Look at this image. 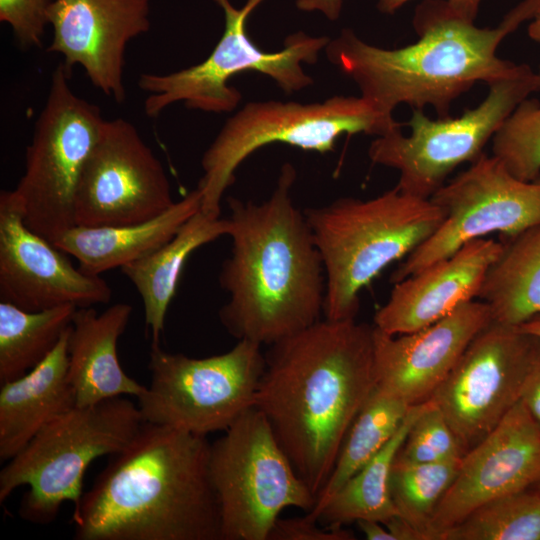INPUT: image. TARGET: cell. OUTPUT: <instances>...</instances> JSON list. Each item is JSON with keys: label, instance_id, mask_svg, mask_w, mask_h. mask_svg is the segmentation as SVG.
Returning <instances> with one entry per match:
<instances>
[{"label": "cell", "instance_id": "cell-30", "mask_svg": "<svg viewBox=\"0 0 540 540\" xmlns=\"http://www.w3.org/2000/svg\"><path fill=\"white\" fill-rule=\"evenodd\" d=\"M462 458L433 463H410L396 458L389 490L398 514L428 540L433 513L454 481Z\"/></svg>", "mask_w": 540, "mask_h": 540}, {"label": "cell", "instance_id": "cell-18", "mask_svg": "<svg viewBox=\"0 0 540 540\" xmlns=\"http://www.w3.org/2000/svg\"><path fill=\"white\" fill-rule=\"evenodd\" d=\"M150 11V0H51L47 50L61 54L69 70L81 66L96 88L122 103L126 47L149 31Z\"/></svg>", "mask_w": 540, "mask_h": 540}, {"label": "cell", "instance_id": "cell-24", "mask_svg": "<svg viewBox=\"0 0 540 540\" xmlns=\"http://www.w3.org/2000/svg\"><path fill=\"white\" fill-rule=\"evenodd\" d=\"M230 226L229 219L207 215L200 209L163 246L120 268L143 301L152 343H159L185 262L198 248L229 235Z\"/></svg>", "mask_w": 540, "mask_h": 540}, {"label": "cell", "instance_id": "cell-33", "mask_svg": "<svg viewBox=\"0 0 540 540\" xmlns=\"http://www.w3.org/2000/svg\"><path fill=\"white\" fill-rule=\"evenodd\" d=\"M51 0H0V20L7 23L20 46L31 48L41 44L48 24L47 11Z\"/></svg>", "mask_w": 540, "mask_h": 540}, {"label": "cell", "instance_id": "cell-37", "mask_svg": "<svg viewBox=\"0 0 540 540\" xmlns=\"http://www.w3.org/2000/svg\"><path fill=\"white\" fill-rule=\"evenodd\" d=\"M295 5L303 12H319L330 21L339 19L344 0H296Z\"/></svg>", "mask_w": 540, "mask_h": 540}, {"label": "cell", "instance_id": "cell-36", "mask_svg": "<svg viewBox=\"0 0 540 540\" xmlns=\"http://www.w3.org/2000/svg\"><path fill=\"white\" fill-rule=\"evenodd\" d=\"M410 0H377L381 13L393 14ZM449 9L460 18L474 22L482 0H444Z\"/></svg>", "mask_w": 540, "mask_h": 540}, {"label": "cell", "instance_id": "cell-42", "mask_svg": "<svg viewBox=\"0 0 540 540\" xmlns=\"http://www.w3.org/2000/svg\"><path fill=\"white\" fill-rule=\"evenodd\" d=\"M531 488L537 489V490L540 491V473H539V476L537 477L536 481L531 486Z\"/></svg>", "mask_w": 540, "mask_h": 540}, {"label": "cell", "instance_id": "cell-34", "mask_svg": "<svg viewBox=\"0 0 540 540\" xmlns=\"http://www.w3.org/2000/svg\"><path fill=\"white\" fill-rule=\"evenodd\" d=\"M318 521L303 517L278 518L268 540H351L354 535L343 526L320 527Z\"/></svg>", "mask_w": 540, "mask_h": 540}, {"label": "cell", "instance_id": "cell-1", "mask_svg": "<svg viewBox=\"0 0 540 540\" xmlns=\"http://www.w3.org/2000/svg\"><path fill=\"white\" fill-rule=\"evenodd\" d=\"M373 331L356 319L324 318L265 353L254 407L315 497L377 386Z\"/></svg>", "mask_w": 540, "mask_h": 540}, {"label": "cell", "instance_id": "cell-41", "mask_svg": "<svg viewBox=\"0 0 540 540\" xmlns=\"http://www.w3.org/2000/svg\"><path fill=\"white\" fill-rule=\"evenodd\" d=\"M528 35L533 41L540 44V9L529 23Z\"/></svg>", "mask_w": 540, "mask_h": 540}, {"label": "cell", "instance_id": "cell-40", "mask_svg": "<svg viewBox=\"0 0 540 540\" xmlns=\"http://www.w3.org/2000/svg\"><path fill=\"white\" fill-rule=\"evenodd\" d=\"M520 330L540 340V314L518 326Z\"/></svg>", "mask_w": 540, "mask_h": 540}, {"label": "cell", "instance_id": "cell-14", "mask_svg": "<svg viewBox=\"0 0 540 540\" xmlns=\"http://www.w3.org/2000/svg\"><path fill=\"white\" fill-rule=\"evenodd\" d=\"M535 341L517 326L492 321L433 393L430 399L444 414L465 454L520 400Z\"/></svg>", "mask_w": 540, "mask_h": 540}, {"label": "cell", "instance_id": "cell-19", "mask_svg": "<svg viewBox=\"0 0 540 540\" xmlns=\"http://www.w3.org/2000/svg\"><path fill=\"white\" fill-rule=\"evenodd\" d=\"M491 322L489 306L475 299L414 332L389 335L373 325L377 386L411 406L428 401Z\"/></svg>", "mask_w": 540, "mask_h": 540}, {"label": "cell", "instance_id": "cell-7", "mask_svg": "<svg viewBox=\"0 0 540 540\" xmlns=\"http://www.w3.org/2000/svg\"><path fill=\"white\" fill-rule=\"evenodd\" d=\"M403 124L383 115L362 96H334L302 104L275 100L248 102L227 119L201 159L197 188L201 210L220 217L221 200L240 164L258 149L284 143L305 151H333L342 135L381 136Z\"/></svg>", "mask_w": 540, "mask_h": 540}, {"label": "cell", "instance_id": "cell-31", "mask_svg": "<svg viewBox=\"0 0 540 540\" xmlns=\"http://www.w3.org/2000/svg\"><path fill=\"white\" fill-rule=\"evenodd\" d=\"M492 155L522 181L540 179V103L524 99L492 137Z\"/></svg>", "mask_w": 540, "mask_h": 540}, {"label": "cell", "instance_id": "cell-17", "mask_svg": "<svg viewBox=\"0 0 540 540\" xmlns=\"http://www.w3.org/2000/svg\"><path fill=\"white\" fill-rule=\"evenodd\" d=\"M540 473V427L521 400L461 459L438 503L428 540L442 535L481 505L530 488Z\"/></svg>", "mask_w": 540, "mask_h": 540}, {"label": "cell", "instance_id": "cell-27", "mask_svg": "<svg viewBox=\"0 0 540 540\" xmlns=\"http://www.w3.org/2000/svg\"><path fill=\"white\" fill-rule=\"evenodd\" d=\"M424 403L410 408L388 443L327 502L318 516V522L337 526L359 520L384 523L398 514L389 490L391 469Z\"/></svg>", "mask_w": 540, "mask_h": 540}, {"label": "cell", "instance_id": "cell-8", "mask_svg": "<svg viewBox=\"0 0 540 540\" xmlns=\"http://www.w3.org/2000/svg\"><path fill=\"white\" fill-rule=\"evenodd\" d=\"M213 1L224 13L225 26L208 57L196 65L168 74L143 73L139 76L138 87L149 93L144 102L148 117H157L177 102L204 112H231L242 96L229 81L246 71L270 77L287 94L313 84L303 64L318 61L329 37L298 31L286 37L281 50L264 51L250 38L247 22L265 0H246L240 8H236L231 0Z\"/></svg>", "mask_w": 540, "mask_h": 540}, {"label": "cell", "instance_id": "cell-6", "mask_svg": "<svg viewBox=\"0 0 540 540\" xmlns=\"http://www.w3.org/2000/svg\"><path fill=\"white\" fill-rule=\"evenodd\" d=\"M143 423L138 406L123 396L74 407L43 427L0 471V503L27 485L18 509L23 520L49 524L66 501L75 516L88 466L122 451Z\"/></svg>", "mask_w": 540, "mask_h": 540}, {"label": "cell", "instance_id": "cell-15", "mask_svg": "<svg viewBox=\"0 0 540 540\" xmlns=\"http://www.w3.org/2000/svg\"><path fill=\"white\" fill-rule=\"evenodd\" d=\"M173 204L162 163L136 127L122 118L105 120L79 179L75 225L102 227L144 222Z\"/></svg>", "mask_w": 540, "mask_h": 540}, {"label": "cell", "instance_id": "cell-35", "mask_svg": "<svg viewBox=\"0 0 540 540\" xmlns=\"http://www.w3.org/2000/svg\"><path fill=\"white\" fill-rule=\"evenodd\" d=\"M520 400L540 427V340L537 338L521 389Z\"/></svg>", "mask_w": 540, "mask_h": 540}, {"label": "cell", "instance_id": "cell-13", "mask_svg": "<svg viewBox=\"0 0 540 540\" xmlns=\"http://www.w3.org/2000/svg\"><path fill=\"white\" fill-rule=\"evenodd\" d=\"M430 199L444 219L391 275L396 283L492 233L506 239L540 224V179L522 181L495 156L484 153Z\"/></svg>", "mask_w": 540, "mask_h": 540}, {"label": "cell", "instance_id": "cell-32", "mask_svg": "<svg viewBox=\"0 0 540 540\" xmlns=\"http://www.w3.org/2000/svg\"><path fill=\"white\" fill-rule=\"evenodd\" d=\"M465 450L439 407L430 399L413 422L397 458L433 463L462 458Z\"/></svg>", "mask_w": 540, "mask_h": 540}, {"label": "cell", "instance_id": "cell-3", "mask_svg": "<svg viewBox=\"0 0 540 540\" xmlns=\"http://www.w3.org/2000/svg\"><path fill=\"white\" fill-rule=\"evenodd\" d=\"M206 436L144 422L72 516L76 540H221Z\"/></svg>", "mask_w": 540, "mask_h": 540}, {"label": "cell", "instance_id": "cell-26", "mask_svg": "<svg viewBox=\"0 0 540 540\" xmlns=\"http://www.w3.org/2000/svg\"><path fill=\"white\" fill-rule=\"evenodd\" d=\"M412 406L375 387L351 427L336 458L333 470L305 515L314 521L327 502L370 461L394 436Z\"/></svg>", "mask_w": 540, "mask_h": 540}, {"label": "cell", "instance_id": "cell-20", "mask_svg": "<svg viewBox=\"0 0 540 540\" xmlns=\"http://www.w3.org/2000/svg\"><path fill=\"white\" fill-rule=\"evenodd\" d=\"M503 243L491 238L468 242L457 251L394 283L373 325L389 335L417 331L477 299L487 270Z\"/></svg>", "mask_w": 540, "mask_h": 540}, {"label": "cell", "instance_id": "cell-21", "mask_svg": "<svg viewBox=\"0 0 540 540\" xmlns=\"http://www.w3.org/2000/svg\"><path fill=\"white\" fill-rule=\"evenodd\" d=\"M127 303H116L100 314L93 307L77 308L67 341L68 380L77 407L130 395L140 396L146 386L125 373L117 345L132 314Z\"/></svg>", "mask_w": 540, "mask_h": 540}, {"label": "cell", "instance_id": "cell-28", "mask_svg": "<svg viewBox=\"0 0 540 540\" xmlns=\"http://www.w3.org/2000/svg\"><path fill=\"white\" fill-rule=\"evenodd\" d=\"M77 307L27 311L0 301V383L25 375L58 345Z\"/></svg>", "mask_w": 540, "mask_h": 540}, {"label": "cell", "instance_id": "cell-11", "mask_svg": "<svg viewBox=\"0 0 540 540\" xmlns=\"http://www.w3.org/2000/svg\"><path fill=\"white\" fill-rule=\"evenodd\" d=\"M261 346L238 340L223 354L193 358L152 343L151 382L137 397L143 421L200 436L225 431L254 407L265 367Z\"/></svg>", "mask_w": 540, "mask_h": 540}, {"label": "cell", "instance_id": "cell-22", "mask_svg": "<svg viewBox=\"0 0 540 540\" xmlns=\"http://www.w3.org/2000/svg\"><path fill=\"white\" fill-rule=\"evenodd\" d=\"M70 326L39 365L25 375L1 384V461L12 459L49 422L76 407L75 394L68 380Z\"/></svg>", "mask_w": 540, "mask_h": 540}, {"label": "cell", "instance_id": "cell-16", "mask_svg": "<svg viewBox=\"0 0 540 540\" xmlns=\"http://www.w3.org/2000/svg\"><path fill=\"white\" fill-rule=\"evenodd\" d=\"M109 284L75 267L68 254L24 222L13 190L0 193V301L27 311L107 304Z\"/></svg>", "mask_w": 540, "mask_h": 540}, {"label": "cell", "instance_id": "cell-38", "mask_svg": "<svg viewBox=\"0 0 540 540\" xmlns=\"http://www.w3.org/2000/svg\"><path fill=\"white\" fill-rule=\"evenodd\" d=\"M383 524L394 540H422L420 533L399 514L394 515Z\"/></svg>", "mask_w": 540, "mask_h": 540}, {"label": "cell", "instance_id": "cell-4", "mask_svg": "<svg viewBox=\"0 0 540 540\" xmlns=\"http://www.w3.org/2000/svg\"><path fill=\"white\" fill-rule=\"evenodd\" d=\"M540 0H522L494 28H480L453 13L444 0H425L413 24L418 40L397 49L365 42L342 29L325 48L328 60L357 85L363 98L393 118L400 104L434 108L450 116L454 100L476 83L488 86L515 74L521 64L500 58L501 42L531 21Z\"/></svg>", "mask_w": 540, "mask_h": 540}, {"label": "cell", "instance_id": "cell-43", "mask_svg": "<svg viewBox=\"0 0 540 540\" xmlns=\"http://www.w3.org/2000/svg\"><path fill=\"white\" fill-rule=\"evenodd\" d=\"M537 74H538L539 79H540V66H539V70H538Z\"/></svg>", "mask_w": 540, "mask_h": 540}, {"label": "cell", "instance_id": "cell-29", "mask_svg": "<svg viewBox=\"0 0 540 540\" xmlns=\"http://www.w3.org/2000/svg\"><path fill=\"white\" fill-rule=\"evenodd\" d=\"M441 540H540V491L493 499L447 530Z\"/></svg>", "mask_w": 540, "mask_h": 540}, {"label": "cell", "instance_id": "cell-25", "mask_svg": "<svg viewBox=\"0 0 540 540\" xmlns=\"http://www.w3.org/2000/svg\"><path fill=\"white\" fill-rule=\"evenodd\" d=\"M506 241L477 299L489 306L492 321L518 327L540 314V224Z\"/></svg>", "mask_w": 540, "mask_h": 540}, {"label": "cell", "instance_id": "cell-10", "mask_svg": "<svg viewBox=\"0 0 540 540\" xmlns=\"http://www.w3.org/2000/svg\"><path fill=\"white\" fill-rule=\"evenodd\" d=\"M70 75L61 62L51 76L24 173L13 190L27 227L53 244L75 226L79 179L105 122L97 105L74 93Z\"/></svg>", "mask_w": 540, "mask_h": 540}, {"label": "cell", "instance_id": "cell-9", "mask_svg": "<svg viewBox=\"0 0 540 540\" xmlns=\"http://www.w3.org/2000/svg\"><path fill=\"white\" fill-rule=\"evenodd\" d=\"M209 468L221 540H268L285 508L308 513L315 505V495L255 407L211 444Z\"/></svg>", "mask_w": 540, "mask_h": 540}, {"label": "cell", "instance_id": "cell-23", "mask_svg": "<svg viewBox=\"0 0 540 540\" xmlns=\"http://www.w3.org/2000/svg\"><path fill=\"white\" fill-rule=\"evenodd\" d=\"M201 199V192L196 187L152 219L121 226L75 225L54 245L73 256L80 270L100 276L144 258L167 243L201 209Z\"/></svg>", "mask_w": 540, "mask_h": 540}, {"label": "cell", "instance_id": "cell-5", "mask_svg": "<svg viewBox=\"0 0 540 540\" xmlns=\"http://www.w3.org/2000/svg\"><path fill=\"white\" fill-rule=\"evenodd\" d=\"M304 213L324 266L323 315L332 321L355 319L361 291L427 240L444 219L430 198L396 186L370 199L341 197Z\"/></svg>", "mask_w": 540, "mask_h": 540}, {"label": "cell", "instance_id": "cell-12", "mask_svg": "<svg viewBox=\"0 0 540 540\" xmlns=\"http://www.w3.org/2000/svg\"><path fill=\"white\" fill-rule=\"evenodd\" d=\"M483 101L458 117L430 119L413 109L410 134L395 129L377 136L369 146L370 160L399 172L402 192L429 199L459 165L474 162L511 112L540 91V79L529 65L492 83Z\"/></svg>", "mask_w": 540, "mask_h": 540}, {"label": "cell", "instance_id": "cell-2", "mask_svg": "<svg viewBox=\"0 0 540 540\" xmlns=\"http://www.w3.org/2000/svg\"><path fill=\"white\" fill-rule=\"evenodd\" d=\"M285 163L262 203L230 197V256L219 274L229 298L218 316L237 340L272 345L320 320L325 272L304 212L294 204Z\"/></svg>", "mask_w": 540, "mask_h": 540}, {"label": "cell", "instance_id": "cell-39", "mask_svg": "<svg viewBox=\"0 0 540 540\" xmlns=\"http://www.w3.org/2000/svg\"><path fill=\"white\" fill-rule=\"evenodd\" d=\"M368 540H394L384 524L374 520H359L356 522Z\"/></svg>", "mask_w": 540, "mask_h": 540}]
</instances>
